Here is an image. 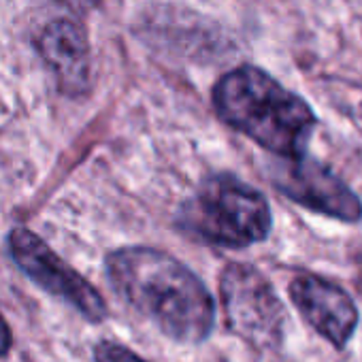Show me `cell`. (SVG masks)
Here are the masks:
<instances>
[{"mask_svg": "<svg viewBox=\"0 0 362 362\" xmlns=\"http://www.w3.org/2000/svg\"><path fill=\"white\" fill-rule=\"evenodd\" d=\"M220 292L228 328L258 349H273L286 334V311L269 279L254 267L230 262Z\"/></svg>", "mask_w": 362, "mask_h": 362, "instance_id": "4", "label": "cell"}, {"mask_svg": "<svg viewBox=\"0 0 362 362\" xmlns=\"http://www.w3.org/2000/svg\"><path fill=\"white\" fill-rule=\"evenodd\" d=\"M273 186L294 203L328 218L356 224L362 220V201L332 170L313 160H288L275 164Z\"/></svg>", "mask_w": 362, "mask_h": 362, "instance_id": "6", "label": "cell"}, {"mask_svg": "<svg viewBox=\"0 0 362 362\" xmlns=\"http://www.w3.org/2000/svg\"><path fill=\"white\" fill-rule=\"evenodd\" d=\"M11 343H13L11 328H9V324H7L5 315L0 313V358L9 354V349H11Z\"/></svg>", "mask_w": 362, "mask_h": 362, "instance_id": "10", "label": "cell"}, {"mask_svg": "<svg viewBox=\"0 0 362 362\" xmlns=\"http://www.w3.org/2000/svg\"><path fill=\"white\" fill-rule=\"evenodd\" d=\"M290 298L309 326L334 347L341 349L351 339L358 326V309L349 294L332 281L317 275H300L290 284Z\"/></svg>", "mask_w": 362, "mask_h": 362, "instance_id": "8", "label": "cell"}, {"mask_svg": "<svg viewBox=\"0 0 362 362\" xmlns=\"http://www.w3.org/2000/svg\"><path fill=\"white\" fill-rule=\"evenodd\" d=\"M111 288L162 334L177 343H203L216 324L205 284L177 258L153 247H122L107 256Z\"/></svg>", "mask_w": 362, "mask_h": 362, "instance_id": "1", "label": "cell"}, {"mask_svg": "<svg viewBox=\"0 0 362 362\" xmlns=\"http://www.w3.org/2000/svg\"><path fill=\"white\" fill-rule=\"evenodd\" d=\"M7 245L18 269L41 290L71 305L88 322L98 324L107 317V305L98 290L64 262L37 233L18 226L9 233Z\"/></svg>", "mask_w": 362, "mask_h": 362, "instance_id": "5", "label": "cell"}, {"mask_svg": "<svg viewBox=\"0 0 362 362\" xmlns=\"http://www.w3.org/2000/svg\"><path fill=\"white\" fill-rule=\"evenodd\" d=\"M211 100L224 124L267 151L284 160L305 158L315 113L267 71L252 64L228 71L214 86Z\"/></svg>", "mask_w": 362, "mask_h": 362, "instance_id": "2", "label": "cell"}, {"mask_svg": "<svg viewBox=\"0 0 362 362\" xmlns=\"http://www.w3.org/2000/svg\"><path fill=\"white\" fill-rule=\"evenodd\" d=\"M94 360L96 362H147L141 356H136L132 349L113 341H100L94 347Z\"/></svg>", "mask_w": 362, "mask_h": 362, "instance_id": "9", "label": "cell"}, {"mask_svg": "<svg viewBox=\"0 0 362 362\" xmlns=\"http://www.w3.org/2000/svg\"><path fill=\"white\" fill-rule=\"evenodd\" d=\"M37 49L62 94L71 98L88 94L92 83V54L88 33L79 22L71 18L52 20L41 30Z\"/></svg>", "mask_w": 362, "mask_h": 362, "instance_id": "7", "label": "cell"}, {"mask_svg": "<svg viewBox=\"0 0 362 362\" xmlns=\"http://www.w3.org/2000/svg\"><path fill=\"white\" fill-rule=\"evenodd\" d=\"M179 226L222 247H247L269 237L273 216L267 199L235 175L209 177L181 207Z\"/></svg>", "mask_w": 362, "mask_h": 362, "instance_id": "3", "label": "cell"}]
</instances>
